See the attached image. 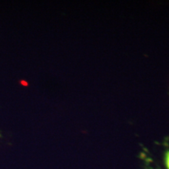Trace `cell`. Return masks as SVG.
I'll use <instances>...</instances> for the list:
<instances>
[{"label":"cell","instance_id":"6da1fadb","mask_svg":"<svg viewBox=\"0 0 169 169\" xmlns=\"http://www.w3.org/2000/svg\"><path fill=\"white\" fill-rule=\"evenodd\" d=\"M164 162H165V165L167 169H169V150H167L165 153L164 155Z\"/></svg>","mask_w":169,"mask_h":169}]
</instances>
